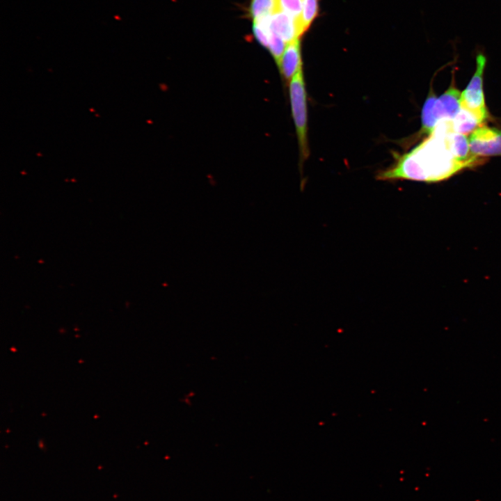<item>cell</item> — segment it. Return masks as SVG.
I'll return each instance as SVG.
<instances>
[{"mask_svg": "<svg viewBox=\"0 0 501 501\" xmlns=\"http://www.w3.org/2000/svg\"><path fill=\"white\" fill-rule=\"evenodd\" d=\"M451 123V120L440 121L427 138L411 151L397 155L396 161L379 171L376 178L388 182L407 180L432 183L469 168L453 156L447 145L445 136Z\"/></svg>", "mask_w": 501, "mask_h": 501, "instance_id": "cell-1", "label": "cell"}, {"mask_svg": "<svg viewBox=\"0 0 501 501\" xmlns=\"http://www.w3.org/2000/svg\"><path fill=\"white\" fill-rule=\"evenodd\" d=\"M461 94L454 85L439 97L431 90L422 107V126L418 136H429L440 121L452 120L461 109Z\"/></svg>", "mask_w": 501, "mask_h": 501, "instance_id": "cell-2", "label": "cell"}, {"mask_svg": "<svg viewBox=\"0 0 501 501\" xmlns=\"http://www.w3.org/2000/svg\"><path fill=\"white\" fill-rule=\"evenodd\" d=\"M289 93L292 117L300 152V161L303 163L309 157L308 140L307 93L303 68L289 81Z\"/></svg>", "mask_w": 501, "mask_h": 501, "instance_id": "cell-3", "label": "cell"}, {"mask_svg": "<svg viewBox=\"0 0 501 501\" xmlns=\"http://www.w3.org/2000/svg\"><path fill=\"white\" fill-rule=\"evenodd\" d=\"M486 57L478 54L476 58V70L468 85L461 94V106L467 109L483 121L488 117L483 90V77Z\"/></svg>", "mask_w": 501, "mask_h": 501, "instance_id": "cell-4", "label": "cell"}, {"mask_svg": "<svg viewBox=\"0 0 501 501\" xmlns=\"http://www.w3.org/2000/svg\"><path fill=\"white\" fill-rule=\"evenodd\" d=\"M471 152L478 157L501 156V130L482 125L468 137Z\"/></svg>", "mask_w": 501, "mask_h": 501, "instance_id": "cell-5", "label": "cell"}, {"mask_svg": "<svg viewBox=\"0 0 501 501\" xmlns=\"http://www.w3.org/2000/svg\"><path fill=\"white\" fill-rule=\"evenodd\" d=\"M278 67L280 74L287 81L303 68L300 39L287 44Z\"/></svg>", "mask_w": 501, "mask_h": 501, "instance_id": "cell-6", "label": "cell"}, {"mask_svg": "<svg viewBox=\"0 0 501 501\" xmlns=\"http://www.w3.org/2000/svg\"><path fill=\"white\" fill-rule=\"evenodd\" d=\"M269 29L287 44L301 38L296 21L283 11L271 15Z\"/></svg>", "mask_w": 501, "mask_h": 501, "instance_id": "cell-7", "label": "cell"}, {"mask_svg": "<svg viewBox=\"0 0 501 501\" xmlns=\"http://www.w3.org/2000/svg\"><path fill=\"white\" fill-rule=\"evenodd\" d=\"M483 122L471 111L461 108L452 120V127L454 132L467 135L481 126Z\"/></svg>", "mask_w": 501, "mask_h": 501, "instance_id": "cell-8", "label": "cell"}, {"mask_svg": "<svg viewBox=\"0 0 501 501\" xmlns=\"http://www.w3.org/2000/svg\"><path fill=\"white\" fill-rule=\"evenodd\" d=\"M302 12L299 32L302 35L311 26L319 13V0H301Z\"/></svg>", "mask_w": 501, "mask_h": 501, "instance_id": "cell-9", "label": "cell"}, {"mask_svg": "<svg viewBox=\"0 0 501 501\" xmlns=\"http://www.w3.org/2000/svg\"><path fill=\"white\" fill-rule=\"evenodd\" d=\"M280 12L278 0H251L250 15L253 20Z\"/></svg>", "mask_w": 501, "mask_h": 501, "instance_id": "cell-10", "label": "cell"}, {"mask_svg": "<svg viewBox=\"0 0 501 501\" xmlns=\"http://www.w3.org/2000/svg\"><path fill=\"white\" fill-rule=\"evenodd\" d=\"M278 2L279 10L285 13L296 21L299 32V23L302 12L301 0H278Z\"/></svg>", "mask_w": 501, "mask_h": 501, "instance_id": "cell-11", "label": "cell"}, {"mask_svg": "<svg viewBox=\"0 0 501 501\" xmlns=\"http://www.w3.org/2000/svg\"><path fill=\"white\" fill-rule=\"evenodd\" d=\"M287 43L276 33L270 30L269 45L268 49L272 55L277 65H279Z\"/></svg>", "mask_w": 501, "mask_h": 501, "instance_id": "cell-12", "label": "cell"}, {"mask_svg": "<svg viewBox=\"0 0 501 501\" xmlns=\"http://www.w3.org/2000/svg\"><path fill=\"white\" fill-rule=\"evenodd\" d=\"M253 31L257 42L264 47L268 49L269 45L270 30L266 29L257 22H253Z\"/></svg>", "mask_w": 501, "mask_h": 501, "instance_id": "cell-13", "label": "cell"}]
</instances>
